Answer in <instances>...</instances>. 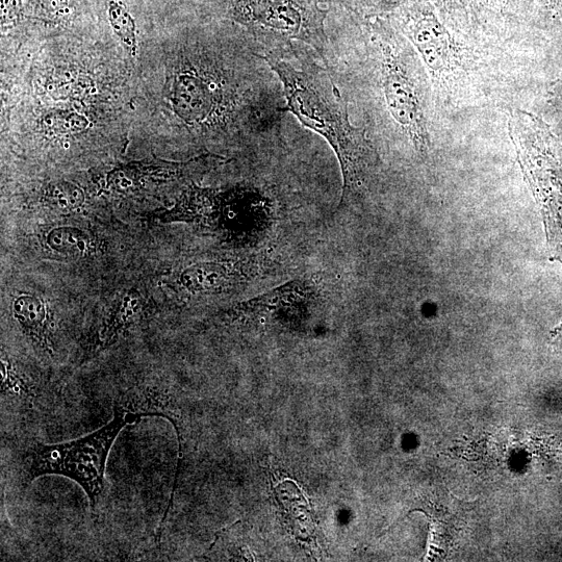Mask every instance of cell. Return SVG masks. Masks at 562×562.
<instances>
[{
	"instance_id": "6da1fadb",
	"label": "cell",
	"mask_w": 562,
	"mask_h": 562,
	"mask_svg": "<svg viewBox=\"0 0 562 562\" xmlns=\"http://www.w3.org/2000/svg\"><path fill=\"white\" fill-rule=\"evenodd\" d=\"M170 62V111L191 141L250 148L284 135L283 85L248 35L187 37Z\"/></svg>"
},
{
	"instance_id": "30bf717a",
	"label": "cell",
	"mask_w": 562,
	"mask_h": 562,
	"mask_svg": "<svg viewBox=\"0 0 562 562\" xmlns=\"http://www.w3.org/2000/svg\"><path fill=\"white\" fill-rule=\"evenodd\" d=\"M143 297L137 290L126 293L99 332V344L106 348L114 344L129 330L143 311Z\"/></svg>"
},
{
	"instance_id": "52a82bcc",
	"label": "cell",
	"mask_w": 562,
	"mask_h": 562,
	"mask_svg": "<svg viewBox=\"0 0 562 562\" xmlns=\"http://www.w3.org/2000/svg\"><path fill=\"white\" fill-rule=\"evenodd\" d=\"M417 53L422 58L432 80L449 87L463 69L461 48L436 22L422 19L406 31Z\"/></svg>"
},
{
	"instance_id": "7c38bea8",
	"label": "cell",
	"mask_w": 562,
	"mask_h": 562,
	"mask_svg": "<svg viewBox=\"0 0 562 562\" xmlns=\"http://www.w3.org/2000/svg\"><path fill=\"white\" fill-rule=\"evenodd\" d=\"M108 18L126 53L136 57L138 51L136 21L121 0H111Z\"/></svg>"
},
{
	"instance_id": "ba28073f",
	"label": "cell",
	"mask_w": 562,
	"mask_h": 562,
	"mask_svg": "<svg viewBox=\"0 0 562 562\" xmlns=\"http://www.w3.org/2000/svg\"><path fill=\"white\" fill-rule=\"evenodd\" d=\"M257 266L243 262H202L182 271L180 285L188 293L215 294L239 287L257 277Z\"/></svg>"
},
{
	"instance_id": "5bb4252c",
	"label": "cell",
	"mask_w": 562,
	"mask_h": 562,
	"mask_svg": "<svg viewBox=\"0 0 562 562\" xmlns=\"http://www.w3.org/2000/svg\"><path fill=\"white\" fill-rule=\"evenodd\" d=\"M2 393L33 397L34 390L27 379L21 376L8 357L2 354Z\"/></svg>"
},
{
	"instance_id": "3957f363",
	"label": "cell",
	"mask_w": 562,
	"mask_h": 562,
	"mask_svg": "<svg viewBox=\"0 0 562 562\" xmlns=\"http://www.w3.org/2000/svg\"><path fill=\"white\" fill-rule=\"evenodd\" d=\"M362 65L346 63L345 73L365 80L386 131L394 132L421 156L429 148L422 92L410 46L395 34L376 28L362 45Z\"/></svg>"
},
{
	"instance_id": "7a4b0ae2",
	"label": "cell",
	"mask_w": 562,
	"mask_h": 562,
	"mask_svg": "<svg viewBox=\"0 0 562 562\" xmlns=\"http://www.w3.org/2000/svg\"><path fill=\"white\" fill-rule=\"evenodd\" d=\"M283 85L287 113L321 136L338 158L342 196L338 211L360 202L376 183L378 156L367 130L352 125L336 75L310 46L263 56Z\"/></svg>"
},
{
	"instance_id": "277c9868",
	"label": "cell",
	"mask_w": 562,
	"mask_h": 562,
	"mask_svg": "<svg viewBox=\"0 0 562 562\" xmlns=\"http://www.w3.org/2000/svg\"><path fill=\"white\" fill-rule=\"evenodd\" d=\"M286 196L284 186L255 172L221 189L192 185L174 209L159 218L196 224L236 242L255 244L270 232Z\"/></svg>"
},
{
	"instance_id": "9a60e30c",
	"label": "cell",
	"mask_w": 562,
	"mask_h": 562,
	"mask_svg": "<svg viewBox=\"0 0 562 562\" xmlns=\"http://www.w3.org/2000/svg\"><path fill=\"white\" fill-rule=\"evenodd\" d=\"M44 13L53 19H64L73 12L72 0H38Z\"/></svg>"
},
{
	"instance_id": "2e32d148",
	"label": "cell",
	"mask_w": 562,
	"mask_h": 562,
	"mask_svg": "<svg viewBox=\"0 0 562 562\" xmlns=\"http://www.w3.org/2000/svg\"><path fill=\"white\" fill-rule=\"evenodd\" d=\"M21 11L20 0H2V21L4 24L13 23Z\"/></svg>"
},
{
	"instance_id": "4fadbf2b",
	"label": "cell",
	"mask_w": 562,
	"mask_h": 562,
	"mask_svg": "<svg viewBox=\"0 0 562 562\" xmlns=\"http://www.w3.org/2000/svg\"><path fill=\"white\" fill-rule=\"evenodd\" d=\"M44 200L48 206L62 212L79 211L85 202L83 190L70 183L51 185L45 191Z\"/></svg>"
},
{
	"instance_id": "8fae6325",
	"label": "cell",
	"mask_w": 562,
	"mask_h": 562,
	"mask_svg": "<svg viewBox=\"0 0 562 562\" xmlns=\"http://www.w3.org/2000/svg\"><path fill=\"white\" fill-rule=\"evenodd\" d=\"M44 243L48 250L71 258L88 257L95 248L93 237L85 229L73 226L50 229Z\"/></svg>"
},
{
	"instance_id": "9c48e42d",
	"label": "cell",
	"mask_w": 562,
	"mask_h": 562,
	"mask_svg": "<svg viewBox=\"0 0 562 562\" xmlns=\"http://www.w3.org/2000/svg\"><path fill=\"white\" fill-rule=\"evenodd\" d=\"M12 313L24 334L46 353L53 355V319L46 302L32 294H20L12 302Z\"/></svg>"
},
{
	"instance_id": "5b68a950",
	"label": "cell",
	"mask_w": 562,
	"mask_h": 562,
	"mask_svg": "<svg viewBox=\"0 0 562 562\" xmlns=\"http://www.w3.org/2000/svg\"><path fill=\"white\" fill-rule=\"evenodd\" d=\"M142 418L141 413L116 404L112 421L89 436L63 444L35 446L29 459L30 479L44 475L68 477L81 485L95 507L104 490L108 456L118 434Z\"/></svg>"
},
{
	"instance_id": "8992f818",
	"label": "cell",
	"mask_w": 562,
	"mask_h": 562,
	"mask_svg": "<svg viewBox=\"0 0 562 562\" xmlns=\"http://www.w3.org/2000/svg\"><path fill=\"white\" fill-rule=\"evenodd\" d=\"M321 295L312 280L295 279L258 297L238 303L226 312L233 319H288L319 309Z\"/></svg>"
}]
</instances>
